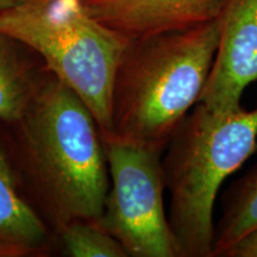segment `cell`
I'll use <instances>...</instances> for the list:
<instances>
[{"label":"cell","mask_w":257,"mask_h":257,"mask_svg":"<svg viewBox=\"0 0 257 257\" xmlns=\"http://www.w3.org/2000/svg\"><path fill=\"white\" fill-rule=\"evenodd\" d=\"M17 127V157L49 223L59 231L101 216L110 173L98 124L83 101L47 72Z\"/></svg>","instance_id":"1"},{"label":"cell","mask_w":257,"mask_h":257,"mask_svg":"<svg viewBox=\"0 0 257 257\" xmlns=\"http://www.w3.org/2000/svg\"><path fill=\"white\" fill-rule=\"evenodd\" d=\"M221 18L184 31L131 40L115 75L112 133L165 150L210 75Z\"/></svg>","instance_id":"2"},{"label":"cell","mask_w":257,"mask_h":257,"mask_svg":"<svg viewBox=\"0 0 257 257\" xmlns=\"http://www.w3.org/2000/svg\"><path fill=\"white\" fill-rule=\"evenodd\" d=\"M166 148L168 220L179 256L213 257L214 202L224 180L257 150V108L216 112L198 102Z\"/></svg>","instance_id":"3"},{"label":"cell","mask_w":257,"mask_h":257,"mask_svg":"<svg viewBox=\"0 0 257 257\" xmlns=\"http://www.w3.org/2000/svg\"><path fill=\"white\" fill-rule=\"evenodd\" d=\"M0 34L36 51L101 135L112 133L115 75L131 38L93 17L83 0H16L0 11Z\"/></svg>","instance_id":"4"},{"label":"cell","mask_w":257,"mask_h":257,"mask_svg":"<svg viewBox=\"0 0 257 257\" xmlns=\"http://www.w3.org/2000/svg\"><path fill=\"white\" fill-rule=\"evenodd\" d=\"M110 188L99 225L128 256L180 257L165 208L163 150L101 135Z\"/></svg>","instance_id":"5"},{"label":"cell","mask_w":257,"mask_h":257,"mask_svg":"<svg viewBox=\"0 0 257 257\" xmlns=\"http://www.w3.org/2000/svg\"><path fill=\"white\" fill-rule=\"evenodd\" d=\"M257 80V0H229L213 64L199 102L216 112L240 107Z\"/></svg>","instance_id":"6"},{"label":"cell","mask_w":257,"mask_h":257,"mask_svg":"<svg viewBox=\"0 0 257 257\" xmlns=\"http://www.w3.org/2000/svg\"><path fill=\"white\" fill-rule=\"evenodd\" d=\"M93 17L131 38L184 31L223 17L229 0H83Z\"/></svg>","instance_id":"7"},{"label":"cell","mask_w":257,"mask_h":257,"mask_svg":"<svg viewBox=\"0 0 257 257\" xmlns=\"http://www.w3.org/2000/svg\"><path fill=\"white\" fill-rule=\"evenodd\" d=\"M47 245L46 221L22 195L15 167L0 143V257L28 256Z\"/></svg>","instance_id":"8"},{"label":"cell","mask_w":257,"mask_h":257,"mask_svg":"<svg viewBox=\"0 0 257 257\" xmlns=\"http://www.w3.org/2000/svg\"><path fill=\"white\" fill-rule=\"evenodd\" d=\"M15 43L0 34V120L11 124L27 112L43 78L32 72Z\"/></svg>","instance_id":"9"},{"label":"cell","mask_w":257,"mask_h":257,"mask_svg":"<svg viewBox=\"0 0 257 257\" xmlns=\"http://www.w3.org/2000/svg\"><path fill=\"white\" fill-rule=\"evenodd\" d=\"M257 227V166L237 180L223 200V216L216 229L213 256Z\"/></svg>","instance_id":"10"},{"label":"cell","mask_w":257,"mask_h":257,"mask_svg":"<svg viewBox=\"0 0 257 257\" xmlns=\"http://www.w3.org/2000/svg\"><path fill=\"white\" fill-rule=\"evenodd\" d=\"M63 252L70 257H126L125 249L96 220L76 219L57 231Z\"/></svg>","instance_id":"11"},{"label":"cell","mask_w":257,"mask_h":257,"mask_svg":"<svg viewBox=\"0 0 257 257\" xmlns=\"http://www.w3.org/2000/svg\"><path fill=\"white\" fill-rule=\"evenodd\" d=\"M221 257H257V227L240 237L220 255Z\"/></svg>","instance_id":"12"},{"label":"cell","mask_w":257,"mask_h":257,"mask_svg":"<svg viewBox=\"0 0 257 257\" xmlns=\"http://www.w3.org/2000/svg\"><path fill=\"white\" fill-rule=\"evenodd\" d=\"M16 0H0V11L8 8V6L12 5Z\"/></svg>","instance_id":"13"}]
</instances>
